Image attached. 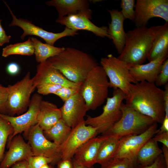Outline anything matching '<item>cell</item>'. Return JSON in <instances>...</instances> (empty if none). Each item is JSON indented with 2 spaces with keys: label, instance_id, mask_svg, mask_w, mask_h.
Here are the masks:
<instances>
[{
  "label": "cell",
  "instance_id": "5",
  "mask_svg": "<svg viewBox=\"0 0 168 168\" xmlns=\"http://www.w3.org/2000/svg\"><path fill=\"white\" fill-rule=\"evenodd\" d=\"M121 110L122 114L120 119L102 135H112L120 139L127 136L140 134L156 122L123 102Z\"/></svg>",
  "mask_w": 168,
  "mask_h": 168
},
{
  "label": "cell",
  "instance_id": "18",
  "mask_svg": "<svg viewBox=\"0 0 168 168\" xmlns=\"http://www.w3.org/2000/svg\"><path fill=\"white\" fill-rule=\"evenodd\" d=\"M7 145L9 149L0 164V168H10L16 163L33 156L30 146L20 134L15 136Z\"/></svg>",
  "mask_w": 168,
  "mask_h": 168
},
{
  "label": "cell",
  "instance_id": "9",
  "mask_svg": "<svg viewBox=\"0 0 168 168\" xmlns=\"http://www.w3.org/2000/svg\"><path fill=\"white\" fill-rule=\"evenodd\" d=\"M4 2L12 17V20L9 26L10 27L18 26L23 30V33L20 36L21 39L23 40L28 35L36 36L43 39L46 43L54 45L55 43L61 38L68 36H73L78 34V31L66 27L63 31L58 33L45 30L43 28L35 25L31 21L27 19L17 18L6 2L4 1Z\"/></svg>",
  "mask_w": 168,
  "mask_h": 168
},
{
  "label": "cell",
  "instance_id": "23",
  "mask_svg": "<svg viewBox=\"0 0 168 168\" xmlns=\"http://www.w3.org/2000/svg\"><path fill=\"white\" fill-rule=\"evenodd\" d=\"M46 4L55 8L58 18L85 12L90 9L89 1L86 0H51L47 2Z\"/></svg>",
  "mask_w": 168,
  "mask_h": 168
},
{
  "label": "cell",
  "instance_id": "37",
  "mask_svg": "<svg viewBox=\"0 0 168 168\" xmlns=\"http://www.w3.org/2000/svg\"><path fill=\"white\" fill-rule=\"evenodd\" d=\"M9 91V87L0 84V113L6 114V105Z\"/></svg>",
  "mask_w": 168,
  "mask_h": 168
},
{
  "label": "cell",
  "instance_id": "17",
  "mask_svg": "<svg viewBox=\"0 0 168 168\" xmlns=\"http://www.w3.org/2000/svg\"><path fill=\"white\" fill-rule=\"evenodd\" d=\"M32 79L35 87L40 84L51 83L64 87L79 88L81 85L68 80L58 70L53 67L48 60L39 63L37 65L36 73Z\"/></svg>",
  "mask_w": 168,
  "mask_h": 168
},
{
  "label": "cell",
  "instance_id": "42",
  "mask_svg": "<svg viewBox=\"0 0 168 168\" xmlns=\"http://www.w3.org/2000/svg\"><path fill=\"white\" fill-rule=\"evenodd\" d=\"M20 68L18 64L14 62L9 63L6 67V71L11 75H15L20 71Z\"/></svg>",
  "mask_w": 168,
  "mask_h": 168
},
{
  "label": "cell",
  "instance_id": "29",
  "mask_svg": "<svg viewBox=\"0 0 168 168\" xmlns=\"http://www.w3.org/2000/svg\"><path fill=\"white\" fill-rule=\"evenodd\" d=\"M34 49L31 37L26 41L11 44L3 48L2 56L6 58L12 55L30 56L34 54Z\"/></svg>",
  "mask_w": 168,
  "mask_h": 168
},
{
  "label": "cell",
  "instance_id": "33",
  "mask_svg": "<svg viewBox=\"0 0 168 168\" xmlns=\"http://www.w3.org/2000/svg\"><path fill=\"white\" fill-rule=\"evenodd\" d=\"M26 161L30 168H40L47 164H57L56 161L53 158L41 155L31 156Z\"/></svg>",
  "mask_w": 168,
  "mask_h": 168
},
{
  "label": "cell",
  "instance_id": "14",
  "mask_svg": "<svg viewBox=\"0 0 168 168\" xmlns=\"http://www.w3.org/2000/svg\"><path fill=\"white\" fill-rule=\"evenodd\" d=\"M25 136L28 140L33 156L41 155L52 158L57 164L61 159L59 146L45 137L38 124L32 126Z\"/></svg>",
  "mask_w": 168,
  "mask_h": 168
},
{
  "label": "cell",
  "instance_id": "11",
  "mask_svg": "<svg viewBox=\"0 0 168 168\" xmlns=\"http://www.w3.org/2000/svg\"><path fill=\"white\" fill-rule=\"evenodd\" d=\"M85 121L72 128L68 135L59 146L61 159H72L82 145L99 134L97 128L86 124Z\"/></svg>",
  "mask_w": 168,
  "mask_h": 168
},
{
  "label": "cell",
  "instance_id": "34",
  "mask_svg": "<svg viewBox=\"0 0 168 168\" xmlns=\"http://www.w3.org/2000/svg\"><path fill=\"white\" fill-rule=\"evenodd\" d=\"M168 82V59H166L162 64L161 69L155 82L157 86H165Z\"/></svg>",
  "mask_w": 168,
  "mask_h": 168
},
{
  "label": "cell",
  "instance_id": "16",
  "mask_svg": "<svg viewBox=\"0 0 168 168\" xmlns=\"http://www.w3.org/2000/svg\"><path fill=\"white\" fill-rule=\"evenodd\" d=\"M60 109L62 119L71 128L85 121L84 117L88 111L79 92L65 101Z\"/></svg>",
  "mask_w": 168,
  "mask_h": 168
},
{
  "label": "cell",
  "instance_id": "27",
  "mask_svg": "<svg viewBox=\"0 0 168 168\" xmlns=\"http://www.w3.org/2000/svg\"><path fill=\"white\" fill-rule=\"evenodd\" d=\"M101 143L97 156L96 163L101 165L113 158L117 149L119 139L108 135Z\"/></svg>",
  "mask_w": 168,
  "mask_h": 168
},
{
  "label": "cell",
  "instance_id": "35",
  "mask_svg": "<svg viewBox=\"0 0 168 168\" xmlns=\"http://www.w3.org/2000/svg\"><path fill=\"white\" fill-rule=\"evenodd\" d=\"M62 87L63 86L56 84L43 83L37 85L36 88L38 94L46 95L51 94H54Z\"/></svg>",
  "mask_w": 168,
  "mask_h": 168
},
{
  "label": "cell",
  "instance_id": "4",
  "mask_svg": "<svg viewBox=\"0 0 168 168\" xmlns=\"http://www.w3.org/2000/svg\"><path fill=\"white\" fill-rule=\"evenodd\" d=\"M109 87L108 77L101 66L95 67L89 72L79 88L88 111L96 110L104 102Z\"/></svg>",
  "mask_w": 168,
  "mask_h": 168
},
{
  "label": "cell",
  "instance_id": "31",
  "mask_svg": "<svg viewBox=\"0 0 168 168\" xmlns=\"http://www.w3.org/2000/svg\"><path fill=\"white\" fill-rule=\"evenodd\" d=\"M135 164L124 157L113 158L101 165L100 168H134Z\"/></svg>",
  "mask_w": 168,
  "mask_h": 168
},
{
  "label": "cell",
  "instance_id": "47",
  "mask_svg": "<svg viewBox=\"0 0 168 168\" xmlns=\"http://www.w3.org/2000/svg\"><path fill=\"white\" fill-rule=\"evenodd\" d=\"M74 167V168H95L94 166L91 167H84L81 166H80L77 165L76 163H75L73 161Z\"/></svg>",
  "mask_w": 168,
  "mask_h": 168
},
{
  "label": "cell",
  "instance_id": "22",
  "mask_svg": "<svg viewBox=\"0 0 168 168\" xmlns=\"http://www.w3.org/2000/svg\"><path fill=\"white\" fill-rule=\"evenodd\" d=\"M61 119L60 108L52 103L41 100L37 121V124L43 131L51 128Z\"/></svg>",
  "mask_w": 168,
  "mask_h": 168
},
{
  "label": "cell",
  "instance_id": "45",
  "mask_svg": "<svg viewBox=\"0 0 168 168\" xmlns=\"http://www.w3.org/2000/svg\"><path fill=\"white\" fill-rule=\"evenodd\" d=\"M161 127L159 129V132H168V118L165 117Z\"/></svg>",
  "mask_w": 168,
  "mask_h": 168
},
{
  "label": "cell",
  "instance_id": "8",
  "mask_svg": "<svg viewBox=\"0 0 168 168\" xmlns=\"http://www.w3.org/2000/svg\"><path fill=\"white\" fill-rule=\"evenodd\" d=\"M100 63L109 79L110 87L119 89L127 95L131 84L137 83L131 75L127 63L112 54L101 58Z\"/></svg>",
  "mask_w": 168,
  "mask_h": 168
},
{
  "label": "cell",
  "instance_id": "6",
  "mask_svg": "<svg viewBox=\"0 0 168 168\" xmlns=\"http://www.w3.org/2000/svg\"><path fill=\"white\" fill-rule=\"evenodd\" d=\"M126 96L120 89H114L112 96L107 98L102 113L96 117L88 116L85 121L86 124L97 128L99 133H104L121 118V105Z\"/></svg>",
  "mask_w": 168,
  "mask_h": 168
},
{
  "label": "cell",
  "instance_id": "10",
  "mask_svg": "<svg viewBox=\"0 0 168 168\" xmlns=\"http://www.w3.org/2000/svg\"><path fill=\"white\" fill-rule=\"evenodd\" d=\"M42 96L38 93L33 95L30 99L27 110L18 116H10L0 113V116L7 121L13 129L12 134L8 138V143L16 135L24 133L25 136L30 128L37 123Z\"/></svg>",
  "mask_w": 168,
  "mask_h": 168
},
{
  "label": "cell",
  "instance_id": "46",
  "mask_svg": "<svg viewBox=\"0 0 168 168\" xmlns=\"http://www.w3.org/2000/svg\"><path fill=\"white\" fill-rule=\"evenodd\" d=\"M161 149L166 164L168 167V147L162 145Z\"/></svg>",
  "mask_w": 168,
  "mask_h": 168
},
{
  "label": "cell",
  "instance_id": "3",
  "mask_svg": "<svg viewBox=\"0 0 168 168\" xmlns=\"http://www.w3.org/2000/svg\"><path fill=\"white\" fill-rule=\"evenodd\" d=\"M163 25L137 27L126 33L122 52L117 57L128 66L143 64L147 59L154 40Z\"/></svg>",
  "mask_w": 168,
  "mask_h": 168
},
{
  "label": "cell",
  "instance_id": "24",
  "mask_svg": "<svg viewBox=\"0 0 168 168\" xmlns=\"http://www.w3.org/2000/svg\"><path fill=\"white\" fill-rule=\"evenodd\" d=\"M162 154V150L159 147L157 142L151 138L139 150L136 156V163L142 166L150 165Z\"/></svg>",
  "mask_w": 168,
  "mask_h": 168
},
{
  "label": "cell",
  "instance_id": "2",
  "mask_svg": "<svg viewBox=\"0 0 168 168\" xmlns=\"http://www.w3.org/2000/svg\"><path fill=\"white\" fill-rule=\"evenodd\" d=\"M48 60L68 80L81 84L89 72L98 65L90 55L77 49L67 47Z\"/></svg>",
  "mask_w": 168,
  "mask_h": 168
},
{
  "label": "cell",
  "instance_id": "44",
  "mask_svg": "<svg viewBox=\"0 0 168 168\" xmlns=\"http://www.w3.org/2000/svg\"><path fill=\"white\" fill-rule=\"evenodd\" d=\"M10 168H30L26 160H23L17 162Z\"/></svg>",
  "mask_w": 168,
  "mask_h": 168
},
{
  "label": "cell",
  "instance_id": "20",
  "mask_svg": "<svg viewBox=\"0 0 168 168\" xmlns=\"http://www.w3.org/2000/svg\"><path fill=\"white\" fill-rule=\"evenodd\" d=\"M102 135L93 137L84 143L77 151L73 160L80 166L91 167L96 163V159L100 146L107 137Z\"/></svg>",
  "mask_w": 168,
  "mask_h": 168
},
{
  "label": "cell",
  "instance_id": "41",
  "mask_svg": "<svg viewBox=\"0 0 168 168\" xmlns=\"http://www.w3.org/2000/svg\"><path fill=\"white\" fill-rule=\"evenodd\" d=\"M57 165V168H74L72 159H61Z\"/></svg>",
  "mask_w": 168,
  "mask_h": 168
},
{
  "label": "cell",
  "instance_id": "30",
  "mask_svg": "<svg viewBox=\"0 0 168 168\" xmlns=\"http://www.w3.org/2000/svg\"><path fill=\"white\" fill-rule=\"evenodd\" d=\"M13 132V128L10 123L0 116V164L4 156L7 142Z\"/></svg>",
  "mask_w": 168,
  "mask_h": 168
},
{
  "label": "cell",
  "instance_id": "28",
  "mask_svg": "<svg viewBox=\"0 0 168 168\" xmlns=\"http://www.w3.org/2000/svg\"><path fill=\"white\" fill-rule=\"evenodd\" d=\"M72 128L62 119L49 129L43 131L45 137L60 146L70 133Z\"/></svg>",
  "mask_w": 168,
  "mask_h": 168
},
{
  "label": "cell",
  "instance_id": "15",
  "mask_svg": "<svg viewBox=\"0 0 168 168\" xmlns=\"http://www.w3.org/2000/svg\"><path fill=\"white\" fill-rule=\"evenodd\" d=\"M92 11L87 12L68 15L58 18L56 22L69 29L78 31L84 30L91 32L96 36L101 37H107L110 39L108 33V27L105 26L99 27L92 22Z\"/></svg>",
  "mask_w": 168,
  "mask_h": 168
},
{
  "label": "cell",
  "instance_id": "43",
  "mask_svg": "<svg viewBox=\"0 0 168 168\" xmlns=\"http://www.w3.org/2000/svg\"><path fill=\"white\" fill-rule=\"evenodd\" d=\"M164 101L165 117L168 118V83L164 86Z\"/></svg>",
  "mask_w": 168,
  "mask_h": 168
},
{
  "label": "cell",
  "instance_id": "1",
  "mask_svg": "<svg viewBox=\"0 0 168 168\" xmlns=\"http://www.w3.org/2000/svg\"><path fill=\"white\" fill-rule=\"evenodd\" d=\"M164 95V90L155 83L142 81L131 84L125 100L138 112L162 123L165 117Z\"/></svg>",
  "mask_w": 168,
  "mask_h": 168
},
{
  "label": "cell",
  "instance_id": "19",
  "mask_svg": "<svg viewBox=\"0 0 168 168\" xmlns=\"http://www.w3.org/2000/svg\"><path fill=\"white\" fill-rule=\"evenodd\" d=\"M168 56V54L163 55L146 64L128 66L130 73L137 82L146 81L155 83L161 65Z\"/></svg>",
  "mask_w": 168,
  "mask_h": 168
},
{
  "label": "cell",
  "instance_id": "38",
  "mask_svg": "<svg viewBox=\"0 0 168 168\" xmlns=\"http://www.w3.org/2000/svg\"><path fill=\"white\" fill-rule=\"evenodd\" d=\"M140 168H168L163 154H161L154 162L149 165L142 166Z\"/></svg>",
  "mask_w": 168,
  "mask_h": 168
},
{
  "label": "cell",
  "instance_id": "39",
  "mask_svg": "<svg viewBox=\"0 0 168 168\" xmlns=\"http://www.w3.org/2000/svg\"><path fill=\"white\" fill-rule=\"evenodd\" d=\"M152 138L155 141L160 142L168 147V132H158Z\"/></svg>",
  "mask_w": 168,
  "mask_h": 168
},
{
  "label": "cell",
  "instance_id": "48",
  "mask_svg": "<svg viewBox=\"0 0 168 168\" xmlns=\"http://www.w3.org/2000/svg\"><path fill=\"white\" fill-rule=\"evenodd\" d=\"M40 168H55L51 164H45L41 166Z\"/></svg>",
  "mask_w": 168,
  "mask_h": 168
},
{
  "label": "cell",
  "instance_id": "13",
  "mask_svg": "<svg viewBox=\"0 0 168 168\" xmlns=\"http://www.w3.org/2000/svg\"><path fill=\"white\" fill-rule=\"evenodd\" d=\"M137 27L146 26L152 18L158 17L168 22V0H137L135 4Z\"/></svg>",
  "mask_w": 168,
  "mask_h": 168
},
{
  "label": "cell",
  "instance_id": "36",
  "mask_svg": "<svg viewBox=\"0 0 168 168\" xmlns=\"http://www.w3.org/2000/svg\"><path fill=\"white\" fill-rule=\"evenodd\" d=\"M79 88L63 86L54 94L58 96L64 102L71 96L79 92Z\"/></svg>",
  "mask_w": 168,
  "mask_h": 168
},
{
  "label": "cell",
  "instance_id": "21",
  "mask_svg": "<svg viewBox=\"0 0 168 168\" xmlns=\"http://www.w3.org/2000/svg\"><path fill=\"white\" fill-rule=\"evenodd\" d=\"M108 11L111 18V22L109 24L108 34L118 53L120 54L123 51L125 42L126 33L123 26L125 19L118 9H112Z\"/></svg>",
  "mask_w": 168,
  "mask_h": 168
},
{
  "label": "cell",
  "instance_id": "7",
  "mask_svg": "<svg viewBox=\"0 0 168 168\" xmlns=\"http://www.w3.org/2000/svg\"><path fill=\"white\" fill-rule=\"evenodd\" d=\"M9 87L6 114L10 116L20 115L28 107L31 94L36 88L30 72H28L21 80Z\"/></svg>",
  "mask_w": 168,
  "mask_h": 168
},
{
  "label": "cell",
  "instance_id": "32",
  "mask_svg": "<svg viewBox=\"0 0 168 168\" xmlns=\"http://www.w3.org/2000/svg\"><path fill=\"white\" fill-rule=\"evenodd\" d=\"M135 4L134 0H121L120 12L125 19H128L133 21L135 20Z\"/></svg>",
  "mask_w": 168,
  "mask_h": 168
},
{
  "label": "cell",
  "instance_id": "26",
  "mask_svg": "<svg viewBox=\"0 0 168 168\" xmlns=\"http://www.w3.org/2000/svg\"><path fill=\"white\" fill-rule=\"evenodd\" d=\"M35 59L39 63L45 62L49 58L58 55L65 48L58 47L47 43H44L36 38L32 37Z\"/></svg>",
  "mask_w": 168,
  "mask_h": 168
},
{
  "label": "cell",
  "instance_id": "40",
  "mask_svg": "<svg viewBox=\"0 0 168 168\" xmlns=\"http://www.w3.org/2000/svg\"><path fill=\"white\" fill-rule=\"evenodd\" d=\"M2 20L0 19V46L9 42L11 38L10 35H7L2 25Z\"/></svg>",
  "mask_w": 168,
  "mask_h": 168
},
{
  "label": "cell",
  "instance_id": "12",
  "mask_svg": "<svg viewBox=\"0 0 168 168\" xmlns=\"http://www.w3.org/2000/svg\"><path fill=\"white\" fill-rule=\"evenodd\" d=\"M159 131L157 123L155 122L147 130L140 134L129 135L121 138L119 139L113 158H126L135 164L137 155L140 148Z\"/></svg>",
  "mask_w": 168,
  "mask_h": 168
},
{
  "label": "cell",
  "instance_id": "25",
  "mask_svg": "<svg viewBox=\"0 0 168 168\" xmlns=\"http://www.w3.org/2000/svg\"><path fill=\"white\" fill-rule=\"evenodd\" d=\"M166 54H168V22L163 25L156 35L147 59L150 62Z\"/></svg>",
  "mask_w": 168,
  "mask_h": 168
}]
</instances>
